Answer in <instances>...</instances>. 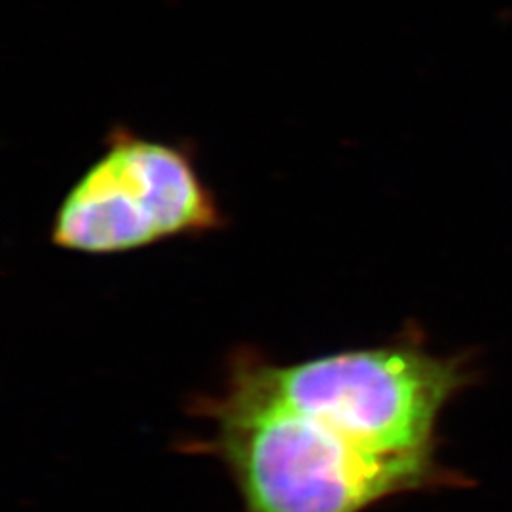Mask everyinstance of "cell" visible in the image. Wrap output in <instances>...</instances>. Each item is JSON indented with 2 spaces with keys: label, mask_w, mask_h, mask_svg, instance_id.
Returning <instances> with one entry per match:
<instances>
[{
  "label": "cell",
  "mask_w": 512,
  "mask_h": 512,
  "mask_svg": "<svg viewBox=\"0 0 512 512\" xmlns=\"http://www.w3.org/2000/svg\"><path fill=\"white\" fill-rule=\"evenodd\" d=\"M469 382L463 359L408 334L291 365L236 349L219 393L190 406L213 433L184 450L219 459L243 512H366L456 482L437 425Z\"/></svg>",
  "instance_id": "6da1fadb"
},
{
  "label": "cell",
  "mask_w": 512,
  "mask_h": 512,
  "mask_svg": "<svg viewBox=\"0 0 512 512\" xmlns=\"http://www.w3.org/2000/svg\"><path fill=\"white\" fill-rule=\"evenodd\" d=\"M226 224L194 147L116 124L57 205L50 241L80 255H124Z\"/></svg>",
  "instance_id": "7a4b0ae2"
}]
</instances>
